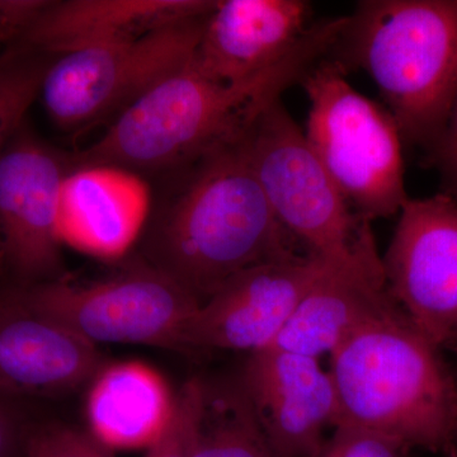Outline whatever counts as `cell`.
I'll list each match as a JSON object with an SVG mask.
<instances>
[{"label": "cell", "mask_w": 457, "mask_h": 457, "mask_svg": "<svg viewBox=\"0 0 457 457\" xmlns=\"http://www.w3.org/2000/svg\"><path fill=\"white\" fill-rule=\"evenodd\" d=\"M149 263L206 302L237 273L309 255L279 224L243 146V137L187 168L150 228Z\"/></svg>", "instance_id": "6da1fadb"}, {"label": "cell", "mask_w": 457, "mask_h": 457, "mask_svg": "<svg viewBox=\"0 0 457 457\" xmlns=\"http://www.w3.org/2000/svg\"><path fill=\"white\" fill-rule=\"evenodd\" d=\"M337 426L390 436L411 449L453 455L457 383L440 350L395 303L366 321L332 354Z\"/></svg>", "instance_id": "7a4b0ae2"}, {"label": "cell", "mask_w": 457, "mask_h": 457, "mask_svg": "<svg viewBox=\"0 0 457 457\" xmlns=\"http://www.w3.org/2000/svg\"><path fill=\"white\" fill-rule=\"evenodd\" d=\"M332 59L370 75L403 141L426 147L457 96V0H365Z\"/></svg>", "instance_id": "3957f363"}, {"label": "cell", "mask_w": 457, "mask_h": 457, "mask_svg": "<svg viewBox=\"0 0 457 457\" xmlns=\"http://www.w3.org/2000/svg\"><path fill=\"white\" fill-rule=\"evenodd\" d=\"M278 84L228 86L188 64L126 108L75 164L108 163L137 171L189 168L242 139L255 116L284 92Z\"/></svg>", "instance_id": "277c9868"}, {"label": "cell", "mask_w": 457, "mask_h": 457, "mask_svg": "<svg viewBox=\"0 0 457 457\" xmlns=\"http://www.w3.org/2000/svg\"><path fill=\"white\" fill-rule=\"evenodd\" d=\"M243 146L270 209L306 254L385 284L371 222L342 196L281 99L255 116Z\"/></svg>", "instance_id": "5b68a950"}, {"label": "cell", "mask_w": 457, "mask_h": 457, "mask_svg": "<svg viewBox=\"0 0 457 457\" xmlns=\"http://www.w3.org/2000/svg\"><path fill=\"white\" fill-rule=\"evenodd\" d=\"M332 57L305 75V139L352 209L371 222L408 200L402 134L392 113L357 92Z\"/></svg>", "instance_id": "8992f818"}, {"label": "cell", "mask_w": 457, "mask_h": 457, "mask_svg": "<svg viewBox=\"0 0 457 457\" xmlns=\"http://www.w3.org/2000/svg\"><path fill=\"white\" fill-rule=\"evenodd\" d=\"M14 302L87 341L146 345L182 352L186 326L200 303L147 261L98 281L51 279L8 291Z\"/></svg>", "instance_id": "52a82bcc"}, {"label": "cell", "mask_w": 457, "mask_h": 457, "mask_svg": "<svg viewBox=\"0 0 457 457\" xmlns=\"http://www.w3.org/2000/svg\"><path fill=\"white\" fill-rule=\"evenodd\" d=\"M311 20V4L303 0H216L195 65L228 86L288 88L332 55L347 17Z\"/></svg>", "instance_id": "ba28073f"}, {"label": "cell", "mask_w": 457, "mask_h": 457, "mask_svg": "<svg viewBox=\"0 0 457 457\" xmlns=\"http://www.w3.org/2000/svg\"><path fill=\"white\" fill-rule=\"evenodd\" d=\"M207 16L180 21L137 40L56 56L40 92L51 121L62 130L79 132L119 116L191 62Z\"/></svg>", "instance_id": "9c48e42d"}, {"label": "cell", "mask_w": 457, "mask_h": 457, "mask_svg": "<svg viewBox=\"0 0 457 457\" xmlns=\"http://www.w3.org/2000/svg\"><path fill=\"white\" fill-rule=\"evenodd\" d=\"M381 261L387 294L418 332L457 348V201L408 198Z\"/></svg>", "instance_id": "30bf717a"}, {"label": "cell", "mask_w": 457, "mask_h": 457, "mask_svg": "<svg viewBox=\"0 0 457 457\" xmlns=\"http://www.w3.org/2000/svg\"><path fill=\"white\" fill-rule=\"evenodd\" d=\"M71 158L20 130L0 153V263L20 286L62 278L57 218Z\"/></svg>", "instance_id": "8fae6325"}, {"label": "cell", "mask_w": 457, "mask_h": 457, "mask_svg": "<svg viewBox=\"0 0 457 457\" xmlns=\"http://www.w3.org/2000/svg\"><path fill=\"white\" fill-rule=\"evenodd\" d=\"M326 267L312 255L270 262L237 273L198 306L182 352H252L270 347Z\"/></svg>", "instance_id": "7c38bea8"}, {"label": "cell", "mask_w": 457, "mask_h": 457, "mask_svg": "<svg viewBox=\"0 0 457 457\" xmlns=\"http://www.w3.org/2000/svg\"><path fill=\"white\" fill-rule=\"evenodd\" d=\"M278 457H317L338 420V399L320 360L267 347L237 378Z\"/></svg>", "instance_id": "4fadbf2b"}, {"label": "cell", "mask_w": 457, "mask_h": 457, "mask_svg": "<svg viewBox=\"0 0 457 457\" xmlns=\"http://www.w3.org/2000/svg\"><path fill=\"white\" fill-rule=\"evenodd\" d=\"M152 207V187L137 171L71 162L60 192L57 236L80 253L122 260L140 239Z\"/></svg>", "instance_id": "5bb4252c"}, {"label": "cell", "mask_w": 457, "mask_h": 457, "mask_svg": "<svg viewBox=\"0 0 457 457\" xmlns=\"http://www.w3.org/2000/svg\"><path fill=\"white\" fill-rule=\"evenodd\" d=\"M97 345L62 324L0 297V394L54 398L101 371Z\"/></svg>", "instance_id": "9a60e30c"}, {"label": "cell", "mask_w": 457, "mask_h": 457, "mask_svg": "<svg viewBox=\"0 0 457 457\" xmlns=\"http://www.w3.org/2000/svg\"><path fill=\"white\" fill-rule=\"evenodd\" d=\"M215 3L216 0H47L18 41L59 56L98 45L137 40L180 21L206 16Z\"/></svg>", "instance_id": "2e32d148"}, {"label": "cell", "mask_w": 457, "mask_h": 457, "mask_svg": "<svg viewBox=\"0 0 457 457\" xmlns=\"http://www.w3.org/2000/svg\"><path fill=\"white\" fill-rule=\"evenodd\" d=\"M176 395L163 376L137 361L102 368L87 398L89 432L111 450L150 447L173 414Z\"/></svg>", "instance_id": "e0dca14e"}, {"label": "cell", "mask_w": 457, "mask_h": 457, "mask_svg": "<svg viewBox=\"0 0 457 457\" xmlns=\"http://www.w3.org/2000/svg\"><path fill=\"white\" fill-rule=\"evenodd\" d=\"M394 300L385 284L324 267L270 347L320 360Z\"/></svg>", "instance_id": "ac0fdd59"}, {"label": "cell", "mask_w": 457, "mask_h": 457, "mask_svg": "<svg viewBox=\"0 0 457 457\" xmlns=\"http://www.w3.org/2000/svg\"><path fill=\"white\" fill-rule=\"evenodd\" d=\"M189 457H278L239 380L201 378Z\"/></svg>", "instance_id": "d6986e66"}, {"label": "cell", "mask_w": 457, "mask_h": 457, "mask_svg": "<svg viewBox=\"0 0 457 457\" xmlns=\"http://www.w3.org/2000/svg\"><path fill=\"white\" fill-rule=\"evenodd\" d=\"M55 57L22 41L0 53V153L22 128Z\"/></svg>", "instance_id": "ffe728a7"}, {"label": "cell", "mask_w": 457, "mask_h": 457, "mask_svg": "<svg viewBox=\"0 0 457 457\" xmlns=\"http://www.w3.org/2000/svg\"><path fill=\"white\" fill-rule=\"evenodd\" d=\"M92 433L64 425L29 428L23 457H114Z\"/></svg>", "instance_id": "44dd1931"}, {"label": "cell", "mask_w": 457, "mask_h": 457, "mask_svg": "<svg viewBox=\"0 0 457 457\" xmlns=\"http://www.w3.org/2000/svg\"><path fill=\"white\" fill-rule=\"evenodd\" d=\"M201 378H192L176 394V404L164 432L147 447L145 457H189L200 400Z\"/></svg>", "instance_id": "7402d4cb"}, {"label": "cell", "mask_w": 457, "mask_h": 457, "mask_svg": "<svg viewBox=\"0 0 457 457\" xmlns=\"http://www.w3.org/2000/svg\"><path fill=\"white\" fill-rule=\"evenodd\" d=\"M411 447L360 427L337 426L317 457H413Z\"/></svg>", "instance_id": "603a6c76"}, {"label": "cell", "mask_w": 457, "mask_h": 457, "mask_svg": "<svg viewBox=\"0 0 457 457\" xmlns=\"http://www.w3.org/2000/svg\"><path fill=\"white\" fill-rule=\"evenodd\" d=\"M425 150L427 163L440 179V192L457 201V96L441 130Z\"/></svg>", "instance_id": "cb8c5ba5"}, {"label": "cell", "mask_w": 457, "mask_h": 457, "mask_svg": "<svg viewBox=\"0 0 457 457\" xmlns=\"http://www.w3.org/2000/svg\"><path fill=\"white\" fill-rule=\"evenodd\" d=\"M46 3L47 0H0V45L20 40Z\"/></svg>", "instance_id": "d4e9b609"}, {"label": "cell", "mask_w": 457, "mask_h": 457, "mask_svg": "<svg viewBox=\"0 0 457 457\" xmlns=\"http://www.w3.org/2000/svg\"><path fill=\"white\" fill-rule=\"evenodd\" d=\"M0 394V457H23L29 428L16 405Z\"/></svg>", "instance_id": "484cf974"}]
</instances>
